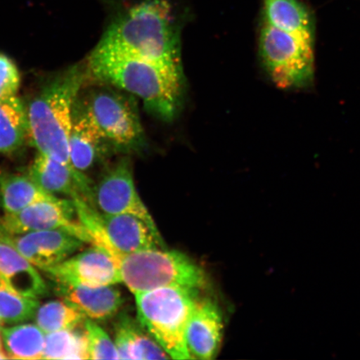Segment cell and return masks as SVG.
Returning <instances> with one entry per match:
<instances>
[{"instance_id": "obj_1", "label": "cell", "mask_w": 360, "mask_h": 360, "mask_svg": "<svg viewBox=\"0 0 360 360\" xmlns=\"http://www.w3.org/2000/svg\"><path fill=\"white\" fill-rule=\"evenodd\" d=\"M89 74L97 82L141 98L157 118L173 120L184 100L182 65L168 64L94 48Z\"/></svg>"}, {"instance_id": "obj_2", "label": "cell", "mask_w": 360, "mask_h": 360, "mask_svg": "<svg viewBox=\"0 0 360 360\" xmlns=\"http://www.w3.org/2000/svg\"><path fill=\"white\" fill-rule=\"evenodd\" d=\"M97 48L181 65L180 24L170 0H139L117 13Z\"/></svg>"}, {"instance_id": "obj_3", "label": "cell", "mask_w": 360, "mask_h": 360, "mask_svg": "<svg viewBox=\"0 0 360 360\" xmlns=\"http://www.w3.org/2000/svg\"><path fill=\"white\" fill-rule=\"evenodd\" d=\"M81 68L57 76L31 101L27 110L29 136L40 154L70 165L69 141L76 98L84 82Z\"/></svg>"}, {"instance_id": "obj_4", "label": "cell", "mask_w": 360, "mask_h": 360, "mask_svg": "<svg viewBox=\"0 0 360 360\" xmlns=\"http://www.w3.org/2000/svg\"><path fill=\"white\" fill-rule=\"evenodd\" d=\"M200 290L163 287L134 295L137 319L169 359H193L186 333Z\"/></svg>"}, {"instance_id": "obj_5", "label": "cell", "mask_w": 360, "mask_h": 360, "mask_svg": "<svg viewBox=\"0 0 360 360\" xmlns=\"http://www.w3.org/2000/svg\"><path fill=\"white\" fill-rule=\"evenodd\" d=\"M112 259L118 266L121 283L133 295L163 287H186L200 290L206 286L204 269L178 250L157 248L117 255Z\"/></svg>"}, {"instance_id": "obj_6", "label": "cell", "mask_w": 360, "mask_h": 360, "mask_svg": "<svg viewBox=\"0 0 360 360\" xmlns=\"http://www.w3.org/2000/svg\"><path fill=\"white\" fill-rule=\"evenodd\" d=\"M314 36L286 32L263 22L259 39V56L276 86L300 89L312 84Z\"/></svg>"}, {"instance_id": "obj_7", "label": "cell", "mask_w": 360, "mask_h": 360, "mask_svg": "<svg viewBox=\"0 0 360 360\" xmlns=\"http://www.w3.org/2000/svg\"><path fill=\"white\" fill-rule=\"evenodd\" d=\"M82 101L79 96L76 100L116 153L129 155L146 150V134L131 94L120 89H97Z\"/></svg>"}, {"instance_id": "obj_8", "label": "cell", "mask_w": 360, "mask_h": 360, "mask_svg": "<svg viewBox=\"0 0 360 360\" xmlns=\"http://www.w3.org/2000/svg\"><path fill=\"white\" fill-rule=\"evenodd\" d=\"M81 224L86 231L89 244L101 248L112 258L143 250L165 246L142 219L131 214H106L77 198L73 200Z\"/></svg>"}, {"instance_id": "obj_9", "label": "cell", "mask_w": 360, "mask_h": 360, "mask_svg": "<svg viewBox=\"0 0 360 360\" xmlns=\"http://www.w3.org/2000/svg\"><path fill=\"white\" fill-rule=\"evenodd\" d=\"M98 212L106 214H127L146 222L162 244L159 229L150 211L135 187L131 160L126 155L116 162L94 184L89 201Z\"/></svg>"}, {"instance_id": "obj_10", "label": "cell", "mask_w": 360, "mask_h": 360, "mask_svg": "<svg viewBox=\"0 0 360 360\" xmlns=\"http://www.w3.org/2000/svg\"><path fill=\"white\" fill-rule=\"evenodd\" d=\"M62 229L89 244V238L76 213L75 202L66 198L35 202L15 214L0 217V231L8 236Z\"/></svg>"}, {"instance_id": "obj_11", "label": "cell", "mask_w": 360, "mask_h": 360, "mask_svg": "<svg viewBox=\"0 0 360 360\" xmlns=\"http://www.w3.org/2000/svg\"><path fill=\"white\" fill-rule=\"evenodd\" d=\"M44 272L58 287H100L121 283L115 261L107 252L93 245Z\"/></svg>"}, {"instance_id": "obj_12", "label": "cell", "mask_w": 360, "mask_h": 360, "mask_svg": "<svg viewBox=\"0 0 360 360\" xmlns=\"http://www.w3.org/2000/svg\"><path fill=\"white\" fill-rule=\"evenodd\" d=\"M0 237L15 247L36 268L44 271L69 259L85 244L79 238L62 229L18 236H8L0 231Z\"/></svg>"}, {"instance_id": "obj_13", "label": "cell", "mask_w": 360, "mask_h": 360, "mask_svg": "<svg viewBox=\"0 0 360 360\" xmlns=\"http://www.w3.org/2000/svg\"><path fill=\"white\" fill-rule=\"evenodd\" d=\"M29 176L53 196L70 200L81 197L87 202L91 197L94 184L87 174L40 153L30 166Z\"/></svg>"}, {"instance_id": "obj_14", "label": "cell", "mask_w": 360, "mask_h": 360, "mask_svg": "<svg viewBox=\"0 0 360 360\" xmlns=\"http://www.w3.org/2000/svg\"><path fill=\"white\" fill-rule=\"evenodd\" d=\"M69 153L70 165L84 174L112 153H116L76 101L72 118Z\"/></svg>"}, {"instance_id": "obj_15", "label": "cell", "mask_w": 360, "mask_h": 360, "mask_svg": "<svg viewBox=\"0 0 360 360\" xmlns=\"http://www.w3.org/2000/svg\"><path fill=\"white\" fill-rule=\"evenodd\" d=\"M223 330V317L218 304L199 297L186 333L187 346L193 359H213L221 345Z\"/></svg>"}, {"instance_id": "obj_16", "label": "cell", "mask_w": 360, "mask_h": 360, "mask_svg": "<svg viewBox=\"0 0 360 360\" xmlns=\"http://www.w3.org/2000/svg\"><path fill=\"white\" fill-rule=\"evenodd\" d=\"M0 277L18 295L39 300L48 294L46 283L34 265L1 237Z\"/></svg>"}, {"instance_id": "obj_17", "label": "cell", "mask_w": 360, "mask_h": 360, "mask_svg": "<svg viewBox=\"0 0 360 360\" xmlns=\"http://www.w3.org/2000/svg\"><path fill=\"white\" fill-rule=\"evenodd\" d=\"M65 300L75 306L85 317L105 321L120 311L124 302L119 289L112 285L100 287H60Z\"/></svg>"}, {"instance_id": "obj_18", "label": "cell", "mask_w": 360, "mask_h": 360, "mask_svg": "<svg viewBox=\"0 0 360 360\" xmlns=\"http://www.w3.org/2000/svg\"><path fill=\"white\" fill-rule=\"evenodd\" d=\"M115 344L120 359H166L169 355L161 348L141 323L129 315H120L115 325Z\"/></svg>"}, {"instance_id": "obj_19", "label": "cell", "mask_w": 360, "mask_h": 360, "mask_svg": "<svg viewBox=\"0 0 360 360\" xmlns=\"http://www.w3.org/2000/svg\"><path fill=\"white\" fill-rule=\"evenodd\" d=\"M264 22L296 34L315 35L314 15L300 0H264Z\"/></svg>"}, {"instance_id": "obj_20", "label": "cell", "mask_w": 360, "mask_h": 360, "mask_svg": "<svg viewBox=\"0 0 360 360\" xmlns=\"http://www.w3.org/2000/svg\"><path fill=\"white\" fill-rule=\"evenodd\" d=\"M25 175L7 174L0 177V201L4 214H15L35 202L56 199Z\"/></svg>"}, {"instance_id": "obj_21", "label": "cell", "mask_w": 360, "mask_h": 360, "mask_svg": "<svg viewBox=\"0 0 360 360\" xmlns=\"http://www.w3.org/2000/svg\"><path fill=\"white\" fill-rule=\"evenodd\" d=\"M29 135L27 109L19 97L0 101V153L8 154L24 145Z\"/></svg>"}, {"instance_id": "obj_22", "label": "cell", "mask_w": 360, "mask_h": 360, "mask_svg": "<svg viewBox=\"0 0 360 360\" xmlns=\"http://www.w3.org/2000/svg\"><path fill=\"white\" fill-rule=\"evenodd\" d=\"M3 344L8 358L40 359L43 358L44 333L34 323H18L1 328Z\"/></svg>"}, {"instance_id": "obj_23", "label": "cell", "mask_w": 360, "mask_h": 360, "mask_svg": "<svg viewBox=\"0 0 360 360\" xmlns=\"http://www.w3.org/2000/svg\"><path fill=\"white\" fill-rule=\"evenodd\" d=\"M44 359H89L84 323L74 330L49 333L44 338Z\"/></svg>"}, {"instance_id": "obj_24", "label": "cell", "mask_w": 360, "mask_h": 360, "mask_svg": "<svg viewBox=\"0 0 360 360\" xmlns=\"http://www.w3.org/2000/svg\"><path fill=\"white\" fill-rule=\"evenodd\" d=\"M85 315L67 300H52L39 306L34 321L44 334L74 330L82 326Z\"/></svg>"}, {"instance_id": "obj_25", "label": "cell", "mask_w": 360, "mask_h": 360, "mask_svg": "<svg viewBox=\"0 0 360 360\" xmlns=\"http://www.w3.org/2000/svg\"><path fill=\"white\" fill-rule=\"evenodd\" d=\"M39 300L13 292L2 281L0 285V319L4 325H18L34 319Z\"/></svg>"}, {"instance_id": "obj_26", "label": "cell", "mask_w": 360, "mask_h": 360, "mask_svg": "<svg viewBox=\"0 0 360 360\" xmlns=\"http://www.w3.org/2000/svg\"><path fill=\"white\" fill-rule=\"evenodd\" d=\"M84 328L88 339L89 359H120L115 341L96 322L85 319Z\"/></svg>"}, {"instance_id": "obj_27", "label": "cell", "mask_w": 360, "mask_h": 360, "mask_svg": "<svg viewBox=\"0 0 360 360\" xmlns=\"http://www.w3.org/2000/svg\"><path fill=\"white\" fill-rule=\"evenodd\" d=\"M20 86V74L15 63L0 53V101L16 96Z\"/></svg>"}, {"instance_id": "obj_28", "label": "cell", "mask_w": 360, "mask_h": 360, "mask_svg": "<svg viewBox=\"0 0 360 360\" xmlns=\"http://www.w3.org/2000/svg\"><path fill=\"white\" fill-rule=\"evenodd\" d=\"M4 344H3V339H2V335H1V330H0V351L6 350L4 349Z\"/></svg>"}, {"instance_id": "obj_29", "label": "cell", "mask_w": 360, "mask_h": 360, "mask_svg": "<svg viewBox=\"0 0 360 360\" xmlns=\"http://www.w3.org/2000/svg\"><path fill=\"white\" fill-rule=\"evenodd\" d=\"M4 323L1 321V319H0V330L4 327Z\"/></svg>"}, {"instance_id": "obj_30", "label": "cell", "mask_w": 360, "mask_h": 360, "mask_svg": "<svg viewBox=\"0 0 360 360\" xmlns=\"http://www.w3.org/2000/svg\"><path fill=\"white\" fill-rule=\"evenodd\" d=\"M1 283H2V278H1V277H0V285H1Z\"/></svg>"}]
</instances>
